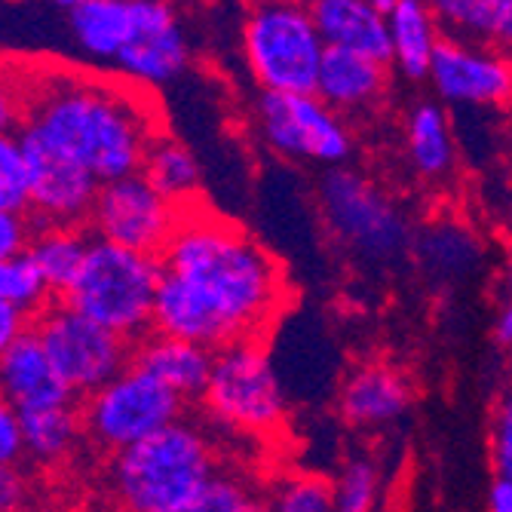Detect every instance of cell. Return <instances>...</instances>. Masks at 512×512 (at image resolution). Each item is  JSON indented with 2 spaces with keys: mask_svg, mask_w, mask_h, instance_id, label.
Wrapping results in <instances>:
<instances>
[{
  "mask_svg": "<svg viewBox=\"0 0 512 512\" xmlns=\"http://www.w3.org/2000/svg\"><path fill=\"white\" fill-rule=\"evenodd\" d=\"M298 4H304V7H316V4H322V0H298Z\"/></svg>",
  "mask_w": 512,
  "mask_h": 512,
  "instance_id": "obj_45",
  "label": "cell"
},
{
  "mask_svg": "<svg viewBox=\"0 0 512 512\" xmlns=\"http://www.w3.org/2000/svg\"><path fill=\"white\" fill-rule=\"evenodd\" d=\"M218 473L212 436L181 417L157 436L108 457V491L120 512H175Z\"/></svg>",
  "mask_w": 512,
  "mask_h": 512,
  "instance_id": "obj_3",
  "label": "cell"
},
{
  "mask_svg": "<svg viewBox=\"0 0 512 512\" xmlns=\"http://www.w3.org/2000/svg\"><path fill=\"white\" fill-rule=\"evenodd\" d=\"M191 46L169 0H138L135 34L114 68L135 86H163L184 74Z\"/></svg>",
  "mask_w": 512,
  "mask_h": 512,
  "instance_id": "obj_14",
  "label": "cell"
},
{
  "mask_svg": "<svg viewBox=\"0 0 512 512\" xmlns=\"http://www.w3.org/2000/svg\"><path fill=\"white\" fill-rule=\"evenodd\" d=\"M0 399H7L19 414L77 405L74 390L59 375L34 325L0 356Z\"/></svg>",
  "mask_w": 512,
  "mask_h": 512,
  "instance_id": "obj_15",
  "label": "cell"
},
{
  "mask_svg": "<svg viewBox=\"0 0 512 512\" xmlns=\"http://www.w3.org/2000/svg\"><path fill=\"white\" fill-rule=\"evenodd\" d=\"M215 350H206L200 344L166 338V335H145L132 347V365L142 368L145 375L169 387L184 402L203 399L209 375H212Z\"/></svg>",
  "mask_w": 512,
  "mask_h": 512,
  "instance_id": "obj_17",
  "label": "cell"
},
{
  "mask_svg": "<svg viewBox=\"0 0 512 512\" xmlns=\"http://www.w3.org/2000/svg\"><path fill=\"white\" fill-rule=\"evenodd\" d=\"M390 80V65L344 50H325L316 96L338 114H356L378 105Z\"/></svg>",
  "mask_w": 512,
  "mask_h": 512,
  "instance_id": "obj_19",
  "label": "cell"
},
{
  "mask_svg": "<svg viewBox=\"0 0 512 512\" xmlns=\"http://www.w3.org/2000/svg\"><path fill=\"white\" fill-rule=\"evenodd\" d=\"M92 234L86 227L74 224H37L34 221V237L28 243V255L34 258L37 270L43 273L46 286L53 289L56 301L71 289L77 279L86 252H89Z\"/></svg>",
  "mask_w": 512,
  "mask_h": 512,
  "instance_id": "obj_22",
  "label": "cell"
},
{
  "mask_svg": "<svg viewBox=\"0 0 512 512\" xmlns=\"http://www.w3.org/2000/svg\"><path fill=\"white\" fill-rule=\"evenodd\" d=\"M375 4H378L381 10H390V7L396 4V0H375Z\"/></svg>",
  "mask_w": 512,
  "mask_h": 512,
  "instance_id": "obj_44",
  "label": "cell"
},
{
  "mask_svg": "<svg viewBox=\"0 0 512 512\" xmlns=\"http://www.w3.org/2000/svg\"><path fill=\"white\" fill-rule=\"evenodd\" d=\"M417 258L430 273L457 279L479 264V243L467 227L436 224L417 237Z\"/></svg>",
  "mask_w": 512,
  "mask_h": 512,
  "instance_id": "obj_26",
  "label": "cell"
},
{
  "mask_svg": "<svg viewBox=\"0 0 512 512\" xmlns=\"http://www.w3.org/2000/svg\"><path fill=\"white\" fill-rule=\"evenodd\" d=\"M53 4H56L59 10H65V13H74V10H80V7L96 4V0H53Z\"/></svg>",
  "mask_w": 512,
  "mask_h": 512,
  "instance_id": "obj_42",
  "label": "cell"
},
{
  "mask_svg": "<svg viewBox=\"0 0 512 512\" xmlns=\"http://www.w3.org/2000/svg\"><path fill=\"white\" fill-rule=\"evenodd\" d=\"M439 31L451 40L491 46L503 0H424Z\"/></svg>",
  "mask_w": 512,
  "mask_h": 512,
  "instance_id": "obj_27",
  "label": "cell"
},
{
  "mask_svg": "<svg viewBox=\"0 0 512 512\" xmlns=\"http://www.w3.org/2000/svg\"><path fill=\"white\" fill-rule=\"evenodd\" d=\"M184 405L188 402L181 396L129 362V368H123L114 381L80 399L86 442L111 457L181 421Z\"/></svg>",
  "mask_w": 512,
  "mask_h": 512,
  "instance_id": "obj_7",
  "label": "cell"
},
{
  "mask_svg": "<svg viewBox=\"0 0 512 512\" xmlns=\"http://www.w3.org/2000/svg\"><path fill=\"white\" fill-rule=\"evenodd\" d=\"M411 405V384L393 365H362L341 387V414L353 427H390Z\"/></svg>",
  "mask_w": 512,
  "mask_h": 512,
  "instance_id": "obj_18",
  "label": "cell"
},
{
  "mask_svg": "<svg viewBox=\"0 0 512 512\" xmlns=\"http://www.w3.org/2000/svg\"><path fill=\"white\" fill-rule=\"evenodd\" d=\"M316 28L329 50L356 53L390 65V22L375 0H322L313 7Z\"/></svg>",
  "mask_w": 512,
  "mask_h": 512,
  "instance_id": "obj_16",
  "label": "cell"
},
{
  "mask_svg": "<svg viewBox=\"0 0 512 512\" xmlns=\"http://www.w3.org/2000/svg\"><path fill=\"white\" fill-rule=\"evenodd\" d=\"M491 463L497 476L512 479V387L500 396L491 417Z\"/></svg>",
  "mask_w": 512,
  "mask_h": 512,
  "instance_id": "obj_33",
  "label": "cell"
},
{
  "mask_svg": "<svg viewBox=\"0 0 512 512\" xmlns=\"http://www.w3.org/2000/svg\"><path fill=\"white\" fill-rule=\"evenodd\" d=\"M135 19L138 0H96V4L68 13V28L83 56L114 65L135 34Z\"/></svg>",
  "mask_w": 512,
  "mask_h": 512,
  "instance_id": "obj_20",
  "label": "cell"
},
{
  "mask_svg": "<svg viewBox=\"0 0 512 512\" xmlns=\"http://www.w3.org/2000/svg\"><path fill=\"white\" fill-rule=\"evenodd\" d=\"M325 40L313 7L298 0H249L243 19V59L261 92H316Z\"/></svg>",
  "mask_w": 512,
  "mask_h": 512,
  "instance_id": "obj_5",
  "label": "cell"
},
{
  "mask_svg": "<svg viewBox=\"0 0 512 512\" xmlns=\"http://www.w3.org/2000/svg\"><path fill=\"white\" fill-rule=\"evenodd\" d=\"M25 460V433H22V414L0 399V467H16Z\"/></svg>",
  "mask_w": 512,
  "mask_h": 512,
  "instance_id": "obj_35",
  "label": "cell"
},
{
  "mask_svg": "<svg viewBox=\"0 0 512 512\" xmlns=\"http://www.w3.org/2000/svg\"><path fill=\"white\" fill-rule=\"evenodd\" d=\"M258 123L264 142L283 157L338 166L353 151L347 123L316 92H310V96L261 92Z\"/></svg>",
  "mask_w": 512,
  "mask_h": 512,
  "instance_id": "obj_11",
  "label": "cell"
},
{
  "mask_svg": "<svg viewBox=\"0 0 512 512\" xmlns=\"http://www.w3.org/2000/svg\"><path fill=\"white\" fill-rule=\"evenodd\" d=\"M491 50L512 59V0H503V10L497 16L494 34H491Z\"/></svg>",
  "mask_w": 512,
  "mask_h": 512,
  "instance_id": "obj_39",
  "label": "cell"
},
{
  "mask_svg": "<svg viewBox=\"0 0 512 512\" xmlns=\"http://www.w3.org/2000/svg\"><path fill=\"white\" fill-rule=\"evenodd\" d=\"M160 279V255L132 252L92 237L77 279L59 301L105 325L129 344H138L154 332Z\"/></svg>",
  "mask_w": 512,
  "mask_h": 512,
  "instance_id": "obj_4",
  "label": "cell"
},
{
  "mask_svg": "<svg viewBox=\"0 0 512 512\" xmlns=\"http://www.w3.org/2000/svg\"><path fill=\"white\" fill-rule=\"evenodd\" d=\"M31 325H34V319L28 313L0 301V356H4L31 329Z\"/></svg>",
  "mask_w": 512,
  "mask_h": 512,
  "instance_id": "obj_38",
  "label": "cell"
},
{
  "mask_svg": "<svg viewBox=\"0 0 512 512\" xmlns=\"http://www.w3.org/2000/svg\"><path fill=\"white\" fill-rule=\"evenodd\" d=\"M427 80L445 102L488 108L512 96V59L482 43L442 37Z\"/></svg>",
  "mask_w": 512,
  "mask_h": 512,
  "instance_id": "obj_13",
  "label": "cell"
},
{
  "mask_svg": "<svg viewBox=\"0 0 512 512\" xmlns=\"http://www.w3.org/2000/svg\"><path fill=\"white\" fill-rule=\"evenodd\" d=\"M154 332L206 350L258 341L289 298L286 270L243 227L188 206L160 255Z\"/></svg>",
  "mask_w": 512,
  "mask_h": 512,
  "instance_id": "obj_1",
  "label": "cell"
},
{
  "mask_svg": "<svg viewBox=\"0 0 512 512\" xmlns=\"http://www.w3.org/2000/svg\"><path fill=\"white\" fill-rule=\"evenodd\" d=\"M209 421L234 433L267 436L286 417V393L261 341H240L215 350L203 393Z\"/></svg>",
  "mask_w": 512,
  "mask_h": 512,
  "instance_id": "obj_6",
  "label": "cell"
},
{
  "mask_svg": "<svg viewBox=\"0 0 512 512\" xmlns=\"http://www.w3.org/2000/svg\"><path fill=\"white\" fill-rule=\"evenodd\" d=\"M405 148L411 166L427 178H439L451 169L454 138L448 117L436 102H421L411 108L405 120Z\"/></svg>",
  "mask_w": 512,
  "mask_h": 512,
  "instance_id": "obj_25",
  "label": "cell"
},
{
  "mask_svg": "<svg viewBox=\"0 0 512 512\" xmlns=\"http://www.w3.org/2000/svg\"><path fill=\"white\" fill-rule=\"evenodd\" d=\"M319 203L335 237L368 261H396L414 243L405 215L350 169L322 175Z\"/></svg>",
  "mask_w": 512,
  "mask_h": 512,
  "instance_id": "obj_8",
  "label": "cell"
},
{
  "mask_svg": "<svg viewBox=\"0 0 512 512\" xmlns=\"http://www.w3.org/2000/svg\"><path fill=\"white\" fill-rule=\"evenodd\" d=\"M0 301L37 319L46 307L56 301L53 289L46 286L43 273L37 270L28 252L0 258Z\"/></svg>",
  "mask_w": 512,
  "mask_h": 512,
  "instance_id": "obj_28",
  "label": "cell"
},
{
  "mask_svg": "<svg viewBox=\"0 0 512 512\" xmlns=\"http://www.w3.org/2000/svg\"><path fill=\"white\" fill-rule=\"evenodd\" d=\"M175 512H264V500L234 473H215L188 503Z\"/></svg>",
  "mask_w": 512,
  "mask_h": 512,
  "instance_id": "obj_30",
  "label": "cell"
},
{
  "mask_svg": "<svg viewBox=\"0 0 512 512\" xmlns=\"http://www.w3.org/2000/svg\"><path fill=\"white\" fill-rule=\"evenodd\" d=\"M31 237H34V218L31 215L0 209V258L28 252Z\"/></svg>",
  "mask_w": 512,
  "mask_h": 512,
  "instance_id": "obj_37",
  "label": "cell"
},
{
  "mask_svg": "<svg viewBox=\"0 0 512 512\" xmlns=\"http://www.w3.org/2000/svg\"><path fill=\"white\" fill-rule=\"evenodd\" d=\"M25 117V71L0 68V135L19 132Z\"/></svg>",
  "mask_w": 512,
  "mask_h": 512,
  "instance_id": "obj_34",
  "label": "cell"
},
{
  "mask_svg": "<svg viewBox=\"0 0 512 512\" xmlns=\"http://www.w3.org/2000/svg\"><path fill=\"white\" fill-rule=\"evenodd\" d=\"M22 433L25 457L40 463V467H59V463L74 457L80 442H86L80 405L22 414Z\"/></svg>",
  "mask_w": 512,
  "mask_h": 512,
  "instance_id": "obj_23",
  "label": "cell"
},
{
  "mask_svg": "<svg viewBox=\"0 0 512 512\" xmlns=\"http://www.w3.org/2000/svg\"><path fill=\"white\" fill-rule=\"evenodd\" d=\"M19 135L59 151L99 184L138 175L163 123L129 80L89 77L65 68L25 71Z\"/></svg>",
  "mask_w": 512,
  "mask_h": 512,
  "instance_id": "obj_2",
  "label": "cell"
},
{
  "mask_svg": "<svg viewBox=\"0 0 512 512\" xmlns=\"http://www.w3.org/2000/svg\"><path fill=\"white\" fill-rule=\"evenodd\" d=\"M506 289H509V298H512V261L506 267Z\"/></svg>",
  "mask_w": 512,
  "mask_h": 512,
  "instance_id": "obj_43",
  "label": "cell"
},
{
  "mask_svg": "<svg viewBox=\"0 0 512 512\" xmlns=\"http://www.w3.org/2000/svg\"><path fill=\"white\" fill-rule=\"evenodd\" d=\"M34 332L77 399L92 396L132 362L135 344L62 301H53L34 319Z\"/></svg>",
  "mask_w": 512,
  "mask_h": 512,
  "instance_id": "obj_9",
  "label": "cell"
},
{
  "mask_svg": "<svg viewBox=\"0 0 512 512\" xmlns=\"http://www.w3.org/2000/svg\"><path fill=\"white\" fill-rule=\"evenodd\" d=\"M0 209L31 215L28 163H25L19 132L0 135Z\"/></svg>",
  "mask_w": 512,
  "mask_h": 512,
  "instance_id": "obj_31",
  "label": "cell"
},
{
  "mask_svg": "<svg viewBox=\"0 0 512 512\" xmlns=\"http://www.w3.org/2000/svg\"><path fill=\"white\" fill-rule=\"evenodd\" d=\"M488 512H512V479L497 476L488 491Z\"/></svg>",
  "mask_w": 512,
  "mask_h": 512,
  "instance_id": "obj_40",
  "label": "cell"
},
{
  "mask_svg": "<svg viewBox=\"0 0 512 512\" xmlns=\"http://www.w3.org/2000/svg\"><path fill=\"white\" fill-rule=\"evenodd\" d=\"M178 221H181V209L169 203L163 194H157L148 184V178L138 172L102 184L96 203H92L86 230L96 240L132 252L163 255Z\"/></svg>",
  "mask_w": 512,
  "mask_h": 512,
  "instance_id": "obj_10",
  "label": "cell"
},
{
  "mask_svg": "<svg viewBox=\"0 0 512 512\" xmlns=\"http://www.w3.org/2000/svg\"><path fill=\"white\" fill-rule=\"evenodd\" d=\"M335 512H378L381 503V473L375 460L350 457L332 485Z\"/></svg>",
  "mask_w": 512,
  "mask_h": 512,
  "instance_id": "obj_29",
  "label": "cell"
},
{
  "mask_svg": "<svg viewBox=\"0 0 512 512\" xmlns=\"http://www.w3.org/2000/svg\"><path fill=\"white\" fill-rule=\"evenodd\" d=\"M31 476L22 463L0 467V512H25L31 503Z\"/></svg>",
  "mask_w": 512,
  "mask_h": 512,
  "instance_id": "obj_36",
  "label": "cell"
},
{
  "mask_svg": "<svg viewBox=\"0 0 512 512\" xmlns=\"http://www.w3.org/2000/svg\"><path fill=\"white\" fill-rule=\"evenodd\" d=\"M390 22V65H396L408 80L430 77L433 56L442 43V31L424 0H396L387 10Z\"/></svg>",
  "mask_w": 512,
  "mask_h": 512,
  "instance_id": "obj_21",
  "label": "cell"
},
{
  "mask_svg": "<svg viewBox=\"0 0 512 512\" xmlns=\"http://www.w3.org/2000/svg\"><path fill=\"white\" fill-rule=\"evenodd\" d=\"M142 175L148 178V184L163 194L169 203H175L178 209H188L197 203V191H200V163L191 154L188 145H181L172 135H160L157 142L148 148Z\"/></svg>",
  "mask_w": 512,
  "mask_h": 512,
  "instance_id": "obj_24",
  "label": "cell"
},
{
  "mask_svg": "<svg viewBox=\"0 0 512 512\" xmlns=\"http://www.w3.org/2000/svg\"><path fill=\"white\" fill-rule=\"evenodd\" d=\"M22 138V151L28 163V194H31V218L37 224H74L86 227L92 203L99 197L102 184L83 166L62 157L59 151Z\"/></svg>",
  "mask_w": 512,
  "mask_h": 512,
  "instance_id": "obj_12",
  "label": "cell"
},
{
  "mask_svg": "<svg viewBox=\"0 0 512 512\" xmlns=\"http://www.w3.org/2000/svg\"><path fill=\"white\" fill-rule=\"evenodd\" d=\"M494 338L500 347H512V298L500 307L497 322H494Z\"/></svg>",
  "mask_w": 512,
  "mask_h": 512,
  "instance_id": "obj_41",
  "label": "cell"
},
{
  "mask_svg": "<svg viewBox=\"0 0 512 512\" xmlns=\"http://www.w3.org/2000/svg\"><path fill=\"white\" fill-rule=\"evenodd\" d=\"M264 512H335L332 485L316 476H292L264 500Z\"/></svg>",
  "mask_w": 512,
  "mask_h": 512,
  "instance_id": "obj_32",
  "label": "cell"
}]
</instances>
